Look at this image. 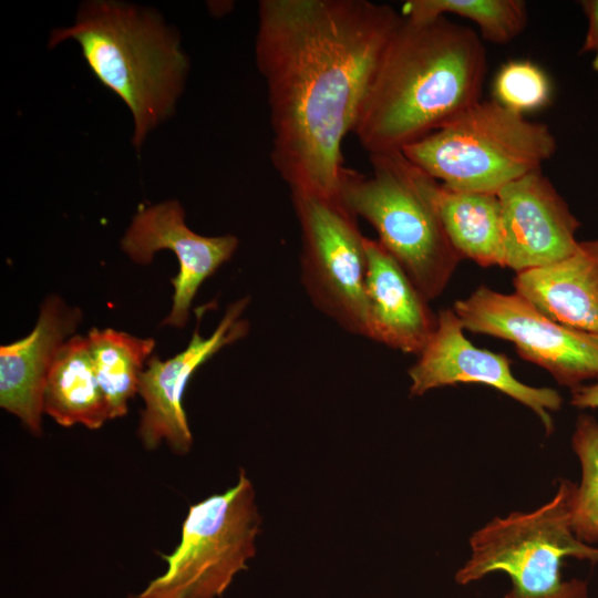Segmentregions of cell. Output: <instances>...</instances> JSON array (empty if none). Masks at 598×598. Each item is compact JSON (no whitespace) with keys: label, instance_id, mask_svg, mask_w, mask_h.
<instances>
[{"label":"cell","instance_id":"obj_2","mask_svg":"<svg viewBox=\"0 0 598 598\" xmlns=\"http://www.w3.org/2000/svg\"><path fill=\"white\" fill-rule=\"evenodd\" d=\"M486 72V49L472 28L402 17L353 133L369 155L402 152L481 101Z\"/></svg>","mask_w":598,"mask_h":598},{"label":"cell","instance_id":"obj_8","mask_svg":"<svg viewBox=\"0 0 598 598\" xmlns=\"http://www.w3.org/2000/svg\"><path fill=\"white\" fill-rule=\"evenodd\" d=\"M301 233V282L313 306L350 334L368 337L364 239L340 196L290 190Z\"/></svg>","mask_w":598,"mask_h":598},{"label":"cell","instance_id":"obj_13","mask_svg":"<svg viewBox=\"0 0 598 598\" xmlns=\"http://www.w3.org/2000/svg\"><path fill=\"white\" fill-rule=\"evenodd\" d=\"M497 196L504 267L518 274L556 262L577 248L580 224L542 169L509 183Z\"/></svg>","mask_w":598,"mask_h":598},{"label":"cell","instance_id":"obj_18","mask_svg":"<svg viewBox=\"0 0 598 598\" xmlns=\"http://www.w3.org/2000/svg\"><path fill=\"white\" fill-rule=\"evenodd\" d=\"M43 412L65 427L96 430L111 420L86 336L73 334L59 349L45 381Z\"/></svg>","mask_w":598,"mask_h":598},{"label":"cell","instance_id":"obj_19","mask_svg":"<svg viewBox=\"0 0 598 598\" xmlns=\"http://www.w3.org/2000/svg\"><path fill=\"white\" fill-rule=\"evenodd\" d=\"M86 338L111 420L124 416L128 401L137 393L143 365L150 359L156 341L112 328H92Z\"/></svg>","mask_w":598,"mask_h":598},{"label":"cell","instance_id":"obj_4","mask_svg":"<svg viewBox=\"0 0 598 598\" xmlns=\"http://www.w3.org/2000/svg\"><path fill=\"white\" fill-rule=\"evenodd\" d=\"M372 171L346 167L339 195L368 221L427 301L437 298L462 260L425 189L424 173L401 152L369 155Z\"/></svg>","mask_w":598,"mask_h":598},{"label":"cell","instance_id":"obj_9","mask_svg":"<svg viewBox=\"0 0 598 598\" xmlns=\"http://www.w3.org/2000/svg\"><path fill=\"white\" fill-rule=\"evenodd\" d=\"M463 329L512 342L520 358L571 390L598 380V334L561 324L518 293L480 286L454 302Z\"/></svg>","mask_w":598,"mask_h":598},{"label":"cell","instance_id":"obj_5","mask_svg":"<svg viewBox=\"0 0 598 598\" xmlns=\"http://www.w3.org/2000/svg\"><path fill=\"white\" fill-rule=\"evenodd\" d=\"M545 123L494 99L478 101L401 153L425 174L457 190L497 194L536 171L556 152Z\"/></svg>","mask_w":598,"mask_h":598},{"label":"cell","instance_id":"obj_3","mask_svg":"<svg viewBox=\"0 0 598 598\" xmlns=\"http://www.w3.org/2000/svg\"><path fill=\"white\" fill-rule=\"evenodd\" d=\"M65 40L79 43L93 74L127 105L138 150L182 94L189 66L178 35L153 10L95 0L80 8L72 25L53 30L49 47Z\"/></svg>","mask_w":598,"mask_h":598},{"label":"cell","instance_id":"obj_1","mask_svg":"<svg viewBox=\"0 0 598 598\" xmlns=\"http://www.w3.org/2000/svg\"><path fill=\"white\" fill-rule=\"evenodd\" d=\"M401 20L369 0L259 1L255 60L267 87L270 159L290 190L340 196L343 140Z\"/></svg>","mask_w":598,"mask_h":598},{"label":"cell","instance_id":"obj_22","mask_svg":"<svg viewBox=\"0 0 598 598\" xmlns=\"http://www.w3.org/2000/svg\"><path fill=\"white\" fill-rule=\"evenodd\" d=\"M493 93L497 103L525 115L549 103L551 83L546 72L534 62L511 60L497 71Z\"/></svg>","mask_w":598,"mask_h":598},{"label":"cell","instance_id":"obj_12","mask_svg":"<svg viewBox=\"0 0 598 598\" xmlns=\"http://www.w3.org/2000/svg\"><path fill=\"white\" fill-rule=\"evenodd\" d=\"M238 244V238L230 234L208 237L193 231L176 199L140 209L121 240L123 251L140 265L150 264L154 254L163 249L176 255L179 269L171 280L173 305L162 322L176 328L186 326L199 287L230 260Z\"/></svg>","mask_w":598,"mask_h":598},{"label":"cell","instance_id":"obj_11","mask_svg":"<svg viewBox=\"0 0 598 598\" xmlns=\"http://www.w3.org/2000/svg\"><path fill=\"white\" fill-rule=\"evenodd\" d=\"M464 331L453 309L437 313L431 339L408 371L410 394L420 396L430 390L457 383L485 384L530 409L550 434L554 430L550 412L560 409V394L551 388L520 382L512 373V361L506 354L476 348Z\"/></svg>","mask_w":598,"mask_h":598},{"label":"cell","instance_id":"obj_17","mask_svg":"<svg viewBox=\"0 0 598 598\" xmlns=\"http://www.w3.org/2000/svg\"><path fill=\"white\" fill-rule=\"evenodd\" d=\"M424 185L446 237L460 257L482 267H504L497 194L448 188L425 173Z\"/></svg>","mask_w":598,"mask_h":598},{"label":"cell","instance_id":"obj_6","mask_svg":"<svg viewBox=\"0 0 598 598\" xmlns=\"http://www.w3.org/2000/svg\"><path fill=\"white\" fill-rule=\"evenodd\" d=\"M573 483L563 480L554 497L535 511L495 517L470 538L471 557L456 573L466 585L504 571L512 589L504 598H588L587 584L563 580L566 557L598 563V548L575 536L569 518Z\"/></svg>","mask_w":598,"mask_h":598},{"label":"cell","instance_id":"obj_14","mask_svg":"<svg viewBox=\"0 0 598 598\" xmlns=\"http://www.w3.org/2000/svg\"><path fill=\"white\" fill-rule=\"evenodd\" d=\"M81 320L78 307L50 296L40 307L33 330L0 348V406L32 434L42 432L43 394L51 364Z\"/></svg>","mask_w":598,"mask_h":598},{"label":"cell","instance_id":"obj_16","mask_svg":"<svg viewBox=\"0 0 598 598\" xmlns=\"http://www.w3.org/2000/svg\"><path fill=\"white\" fill-rule=\"evenodd\" d=\"M515 292L567 327L598 334V238L567 257L516 274Z\"/></svg>","mask_w":598,"mask_h":598},{"label":"cell","instance_id":"obj_21","mask_svg":"<svg viewBox=\"0 0 598 598\" xmlns=\"http://www.w3.org/2000/svg\"><path fill=\"white\" fill-rule=\"evenodd\" d=\"M571 445L581 467V480L571 485L569 518L580 542H598V422L586 414L578 416Z\"/></svg>","mask_w":598,"mask_h":598},{"label":"cell","instance_id":"obj_15","mask_svg":"<svg viewBox=\"0 0 598 598\" xmlns=\"http://www.w3.org/2000/svg\"><path fill=\"white\" fill-rule=\"evenodd\" d=\"M368 339L419 355L437 323L411 278L378 241L365 237Z\"/></svg>","mask_w":598,"mask_h":598},{"label":"cell","instance_id":"obj_10","mask_svg":"<svg viewBox=\"0 0 598 598\" xmlns=\"http://www.w3.org/2000/svg\"><path fill=\"white\" fill-rule=\"evenodd\" d=\"M250 299L244 297L230 303L208 338L199 333V320L206 307L196 310L197 324L187 347L167 360L152 355L140 377L137 393L144 409L137 436L144 448L152 451L166 442L172 452L183 455L190 451L193 435L183 405L186 385L194 372L219 350L243 339L249 322L241 315Z\"/></svg>","mask_w":598,"mask_h":598},{"label":"cell","instance_id":"obj_23","mask_svg":"<svg viewBox=\"0 0 598 598\" xmlns=\"http://www.w3.org/2000/svg\"><path fill=\"white\" fill-rule=\"evenodd\" d=\"M587 18V31L581 52L592 55V68L598 71V0L581 1Z\"/></svg>","mask_w":598,"mask_h":598},{"label":"cell","instance_id":"obj_24","mask_svg":"<svg viewBox=\"0 0 598 598\" xmlns=\"http://www.w3.org/2000/svg\"><path fill=\"white\" fill-rule=\"evenodd\" d=\"M570 404L579 409H598V380L573 389Z\"/></svg>","mask_w":598,"mask_h":598},{"label":"cell","instance_id":"obj_7","mask_svg":"<svg viewBox=\"0 0 598 598\" xmlns=\"http://www.w3.org/2000/svg\"><path fill=\"white\" fill-rule=\"evenodd\" d=\"M260 518L246 472L223 494L192 505L166 570L131 598H216L255 555Z\"/></svg>","mask_w":598,"mask_h":598},{"label":"cell","instance_id":"obj_20","mask_svg":"<svg viewBox=\"0 0 598 598\" xmlns=\"http://www.w3.org/2000/svg\"><path fill=\"white\" fill-rule=\"evenodd\" d=\"M453 14L473 21L480 38L506 44L519 37L528 23V10L522 0H408L401 16L413 20Z\"/></svg>","mask_w":598,"mask_h":598}]
</instances>
